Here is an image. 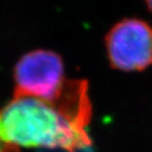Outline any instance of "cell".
Instances as JSON below:
<instances>
[{
  "label": "cell",
  "mask_w": 152,
  "mask_h": 152,
  "mask_svg": "<svg viewBox=\"0 0 152 152\" xmlns=\"http://www.w3.org/2000/svg\"><path fill=\"white\" fill-rule=\"evenodd\" d=\"M89 123L58 102L17 96L0 110V140L15 147L76 152L92 146Z\"/></svg>",
  "instance_id": "cell-1"
},
{
  "label": "cell",
  "mask_w": 152,
  "mask_h": 152,
  "mask_svg": "<svg viewBox=\"0 0 152 152\" xmlns=\"http://www.w3.org/2000/svg\"><path fill=\"white\" fill-rule=\"evenodd\" d=\"M17 96H31L48 102L57 99L64 88V62L55 52L36 50L24 54L15 66Z\"/></svg>",
  "instance_id": "cell-2"
},
{
  "label": "cell",
  "mask_w": 152,
  "mask_h": 152,
  "mask_svg": "<svg viewBox=\"0 0 152 152\" xmlns=\"http://www.w3.org/2000/svg\"><path fill=\"white\" fill-rule=\"evenodd\" d=\"M146 4H147L148 9H149L150 11L152 12V1H147V2H146Z\"/></svg>",
  "instance_id": "cell-6"
},
{
  "label": "cell",
  "mask_w": 152,
  "mask_h": 152,
  "mask_svg": "<svg viewBox=\"0 0 152 152\" xmlns=\"http://www.w3.org/2000/svg\"><path fill=\"white\" fill-rule=\"evenodd\" d=\"M41 152H50V151H48V150H47V151H41ZM52 152H64V151H56V150H53ZM76 152H94V150H92V146H91V147L78 150V151H76Z\"/></svg>",
  "instance_id": "cell-5"
},
{
  "label": "cell",
  "mask_w": 152,
  "mask_h": 152,
  "mask_svg": "<svg viewBox=\"0 0 152 152\" xmlns=\"http://www.w3.org/2000/svg\"><path fill=\"white\" fill-rule=\"evenodd\" d=\"M106 48L113 68L142 71L152 66V26L140 19H123L107 34Z\"/></svg>",
  "instance_id": "cell-3"
},
{
  "label": "cell",
  "mask_w": 152,
  "mask_h": 152,
  "mask_svg": "<svg viewBox=\"0 0 152 152\" xmlns=\"http://www.w3.org/2000/svg\"><path fill=\"white\" fill-rule=\"evenodd\" d=\"M0 152H20L18 147L5 144L2 140H0Z\"/></svg>",
  "instance_id": "cell-4"
}]
</instances>
